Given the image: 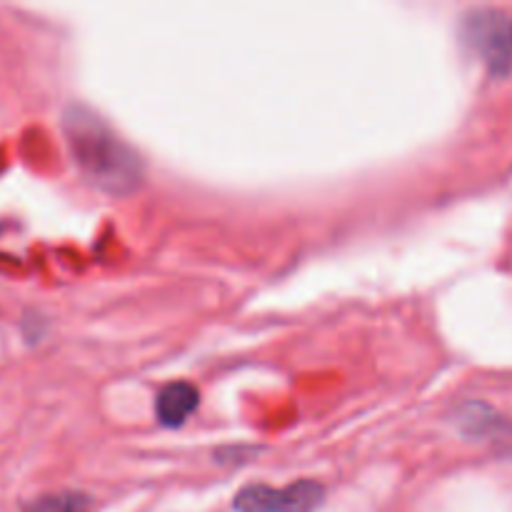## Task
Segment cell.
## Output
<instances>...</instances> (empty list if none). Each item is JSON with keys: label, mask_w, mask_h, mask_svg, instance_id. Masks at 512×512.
I'll return each instance as SVG.
<instances>
[{"label": "cell", "mask_w": 512, "mask_h": 512, "mask_svg": "<svg viewBox=\"0 0 512 512\" xmlns=\"http://www.w3.org/2000/svg\"><path fill=\"white\" fill-rule=\"evenodd\" d=\"M63 130L80 173L110 195H130L143 183V160L85 105H70Z\"/></svg>", "instance_id": "1"}, {"label": "cell", "mask_w": 512, "mask_h": 512, "mask_svg": "<svg viewBox=\"0 0 512 512\" xmlns=\"http://www.w3.org/2000/svg\"><path fill=\"white\" fill-rule=\"evenodd\" d=\"M463 40L485 63L490 75L512 73V15L500 8H475L463 18Z\"/></svg>", "instance_id": "2"}, {"label": "cell", "mask_w": 512, "mask_h": 512, "mask_svg": "<svg viewBox=\"0 0 512 512\" xmlns=\"http://www.w3.org/2000/svg\"><path fill=\"white\" fill-rule=\"evenodd\" d=\"M325 488L315 480H300L288 488L248 485L233 500L235 512H315L323 505Z\"/></svg>", "instance_id": "3"}, {"label": "cell", "mask_w": 512, "mask_h": 512, "mask_svg": "<svg viewBox=\"0 0 512 512\" xmlns=\"http://www.w3.org/2000/svg\"><path fill=\"white\" fill-rule=\"evenodd\" d=\"M198 390L190 383L165 385L155 400V413L165 428H180L198 408Z\"/></svg>", "instance_id": "4"}, {"label": "cell", "mask_w": 512, "mask_h": 512, "mask_svg": "<svg viewBox=\"0 0 512 512\" xmlns=\"http://www.w3.org/2000/svg\"><path fill=\"white\" fill-rule=\"evenodd\" d=\"M23 512H93V503L83 493H50L25 505Z\"/></svg>", "instance_id": "5"}]
</instances>
